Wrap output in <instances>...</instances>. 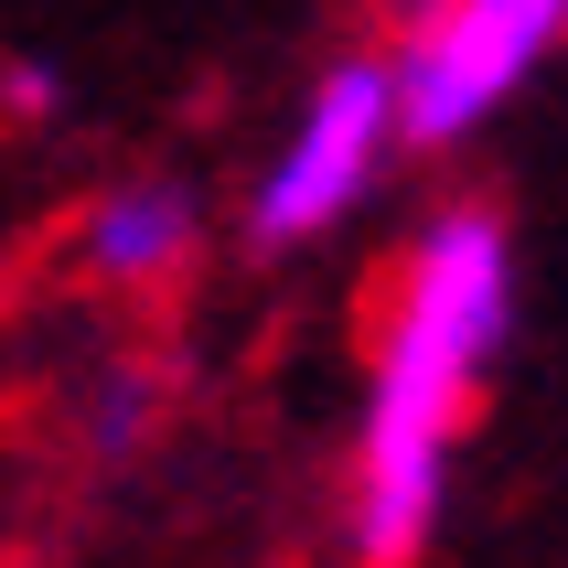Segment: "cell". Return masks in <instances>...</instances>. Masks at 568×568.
<instances>
[{
  "instance_id": "3957f363",
  "label": "cell",
  "mask_w": 568,
  "mask_h": 568,
  "mask_svg": "<svg viewBox=\"0 0 568 568\" xmlns=\"http://www.w3.org/2000/svg\"><path fill=\"white\" fill-rule=\"evenodd\" d=\"M568 43V0H397L386 32V75H397V119L418 151L473 140L505 119L526 75Z\"/></svg>"
},
{
  "instance_id": "7a4b0ae2",
  "label": "cell",
  "mask_w": 568,
  "mask_h": 568,
  "mask_svg": "<svg viewBox=\"0 0 568 568\" xmlns=\"http://www.w3.org/2000/svg\"><path fill=\"white\" fill-rule=\"evenodd\" d=\"M397 140H408V119H397L386 54H333L312 87H301L280 151L257 161V183H247V215H236L247 257H301V247H322V236H344V225L376 204Z\"/></svg>"
},
{
  "instance_id": "6da1fadb",
  "label": "cell",
  "mask_w": 568,
  "mask_h": 568,
  "mask_svg": "<svg viewBox=\"0 0 568 568\" xmlns=\"http://www.w3.org/2000/svg\"><path fill=\"white\" fill-rule=\"evenodd\" d=\"M515 333V236L483 204H440L397 247L376 322V365H365V408H354V568H418L450 505V450L473 429V397Z\"/></svg>"
},
{
  "instance_id": "5b68a950",
  "label": "cell",
  "mask_w": 568,
  "mask_h": 568,
  "mask_svg": "<svg viewBox=\"0 0 568 568\" xmlns=\"http://www.w3.org/2000/svg\"><path fill=\"white\" fill-rule=\"evenodd\" d=\"M151 418H161L151 376H108V386H97V450H108V462H119V450H140V440H151Z\"/></svg>"
},
{
  "instance_id": "277c9868",
  "label": "cell",
  "mask_w": 568,
  "mask_h": 568,
  "mask_svg": "<svg viewBox=\"0 0 568 568\" xmlns=\"http://www.w3.org/2000/svg\"><path fill=\"white\" fill-rule=\"evenodd\" d=\"M75 257H87L97 290H172L204 257V193L183 172H129V183H108L87 204Z\"/></svg>"
}]
</instances>
